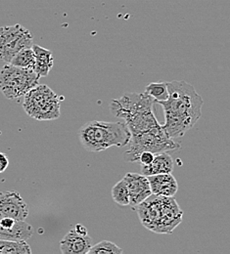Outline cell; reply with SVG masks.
Instances as JSON below:
<instances>
[{
  "label": "cell",
  "mask_w": 230,
  "mask_h": 254,
  "mask_svg": "<svg viewBox=\"0 0 230 254\" xmlns=\"http://www.w3.org/2000/svg\"><path fill=\"white\" fill-rule=\"evenodd\" d=\"M131 131L126 123L92 121L80 127L78 139L82 147L91 153L111 147H125L131 140Z\"/></svg>",
  "instance_id": "obj_3"
},
{
  "label": "cell",
  "mask_w": 230,
  "mask_h": 254,
  "mask_svg": "<svg viewBox=\"0 0 230 254\" xmlns=\"http://www.w3.org/2000/svg\"><path fill=\"white\" fill-rule=\"evenodd\" d=\"M33 235V226L25 220L0 217V240L28 241Z\"/></svg>",
  "instance_id": "obj_11"
},
{
  "label": "cell",
  "mask_w": 230,
  "mask_h": 254,
  "mask_svg": "<svg viewBox=\"0 0 230 254\" xmlns=\"http://www.w3.org/2000/svg\"><path fill=\"white\" fill-rule=\"evenodd\" d=\"M126 125L129 127L131 134H136L148 131L154 127L160 126L158 123L154 110L138 112L127 117L125 120Z\"/></svg>",
  "instance_id": "obj_13"
},
{
  "label": "cell",
  "mask_w": 230,
  "mask_h": 254,
  "mask_svg": "<svg viewBox=\"0 0 230 254\" xmlns=\"http://www.w3.org/2000/svg\"><path fill=\"white\" fill-rule=\"evenodd\" d=\"M124 180L130 191V205L133 208L153 194L148 177L143 174L129 172L125 175Z\"/></svg>",
  "instance_id": "obj_12"
},
{
  "label": "cell",
  "mask_w": 230,
  "mask_h": 254,
  "mask_svg": "<svg viewBox=\"0 0 230 254\" xmlns=\"http://www.w3.org/2000/svg\"><path fill=\"white\" fill-rule=\"evenodd\" d=\"M154 158H155V154H153L151 152H143L140 154L138 161L140 162L141 166H146V165H150L152 163Z\"/></svg>",
  "instance_id": "obj_22"
},
{
  "label": "cell",
  "mask_w": 230,
  "mask_h": 254,
  "mask_svg": "<svg viewBox=\"0 0 230 254\" xmlns=\"http://www.w3.org/2000/svg\"><path fill=\"white\" fill-rule=\"evenodd\" d=\"M10 64L19 67L33 69V66L35 64V56H34L33 47L26 48L20 51L18 54L14 56V58L11 60Z\"/></svg>",
  "instance_id": "obj_19"
},
{
  "label": "cell",
  "mask_w": 230,
  "mask_h": 254,
  "mask_svg": "<svg viewBox=\"0 0 230 254\" xmlns=\"http://www.w3.org/2000/svg\"><path fill=\"white\" fill-rule=\"evenodd\" d=\"M33 45V34L23 26L16 24L0 28V60L3 62L10 63L16 54Z\"/></svg>",
  "instance_id": "obj_7"
},
{
  "label": "cell",
  "mask_w": 230,
  "mask_h": 254,
  "mask_svg": "<svg viewBox=\"0 0 230 254\" xmlns=\"http://www.w3.org/2000/svg\"><path fill=\"white\" fill-rule=\"evenodd\" d=\"M147 95L152 97L156 103L166 101L168 98V90L166 82H152L145 87Z\"/></svg>",
  "instance_id": "obj_20"
},
{
  "label": "cell",
  "mask_w": 230,
  "mask_h": 254,
  "mask_svg": "<svg viewBox=\"0 0 230 254\" xmlns=\"http://www.w3.org/2000/svg\"><path fill=\"white\" fill-rule=\"evenodd\" d=\"M39 78L40 76L33 69L6 63L0 69V91L5 98L16 100L39 84Z\"/></svg>",
  "instance_id": "obj_6"
},
{
  "label": "cell",
  "mask_w": 230,
  "mask_h": 254,
  "mask_svg": "<svg viewBox=\"0 0 230 254\" xmlns=\"http://www.w3.org/2000/svg\"><path fill=\"white\" fill-rule=\"evenodd\" d=\"M124 253L120 247L110 241H102L95 246H92L89 254H122Z\"/></svg>",
  "instance_id": "obj_21"
},
{
  "label": "cell",
  "mask_w": 230,
  "mask_h": 254,
  "mask_svg": "<svg viewBox=\"0 0 230 254\" xmlns=\"http://www.w3.org/2000/svg\"><path fill=\"white\" fill-rule=\"evenodd\" d=\"M60 98L49 86L37 84L24 96L23 109L36 121H54L61 116Z\"/></svg>",
  "instance_id": "obj_5"
},
{
  "label": "cell",
  "mask_w": 230,
  "mask_h": 254,
  "mask_svg": "<svg viewBox=\"0 0 230 254\" xmlns=\"http://www.w3.org/2000/svg\"><path fill=\"white\" fill-rule=\"evenodd\" d=\"M28 216V205L17 190L0 191V217L26 220Z\"/></svg>",
  "instance_id": "obj_10"
},
{
  "label": "cell",
  "mask_w": 230,
  "mask_h": 254,
  "mask_svg": "<svg viewBox=\"0 0 230 254\" xmlns=\"http://www.w3.org/2000/svg\"><path fill=\"white\" fill-rule=\"evenodd\" d=\"M31 247L26 241L0 240V254H30Z\"/></svg>",
  "instance_id": "obj_17"
},
{
  "label": "cell",
  "mask_w": 230,
  "mask_h": 254,
  "mask_svg": "<svg viewBox=\"0 0 230 254\" xmlns=\"http://www.w3.org/2000/svg\"><path fill=\"white\" fill-rule=\"evenodd\" d=\"M114 201L121 206H128L131 203L130 191L126 181L123 179L119 181L111 190Z\"/></svg>",
  "instance_id": "obj_18"
},
{
  "label": "cell",
  "mask_w": 230,
  "mask_h": 254,
  "mask_svg": "<svg viewBox=\"0 0 230 254\" xmlns=\"http://www.w3.org/2000/svg\"><path fill=\"white\" fill-rule=\"evenodd\" d=\"M9 165V159L7 156L0 152V173L4 172Z\"/></svg>",
  "instance_id": "obj_23"
},
{
  "label": "cell",
  "mask_w": 230,
  "mask_h": 254,
  "mask_svg": "<svg viewBox=\"0 0 230 254\" xmlns=\"http://www.w3.org/2000/svg\"><path fill=\"white\" fill-rule=\"evenodd\" d=\"M33 49L35 56V64L33 66V70L40 77L47 76L54 65V58L52 52L36 44H33Z\"/></svg>",
  "instance_id": "obj_16"
},
{
  "label": "cell",
  "mask_w": 230,
  "mask_h": 254,
  "mask_svg": "<svg viewBox=\"0 0 230 254\" xmlns=\"http://www.w3.org/2000/svg\"><path fill=\"white\" fill-rule=\"evenodd\" d=\"M155 100L146 93H126L110 104V111L116 118L125 120L132 114L154 110Z\"/></svg>",
  "instance_id": "obj_8"
},
{
  "label": "cell",
  "mask_w": 230,
  "mask_h": 254,
  "mask_svg": "<svg viewBox=\"0 0 230 254\" xmlns=\"http://www.w3.org/2000/svg\"><path fill=\"white\" fill-rule=\"evenodd\" d=\"M134 208L141 224L157 234H171L182 221L183 211L174 196L151 194Z\"/></svg>",
  "instance_id": "obj_2"
},
{
  "label": "cell",
  "mask_w": 230,
  "mask_h": 254,
  "mask_svg": "<svg viewBox=\"0 0 230 254\" xmlns=\"http://www.w3.org/2000/svg\"><path fill=\"white\" fill-rule=\"evenodd\" d=\"M168 98L158 103L164 110L162 126L171 138H180L196 125L202 116L203 98L192 84L184 80L168 81Z\"/></svg>",
  "instance_id": "obj_1"
},
{
  "label": "cell",
  "mask_w": 230,
  "mask_h": 254,
  "mask_svg": "<svg viewBox=\"0 0 230 254\" xmlns=\"http://www.w3.org/2000/svg\"><path fill=\"white\" fill-rule=\"evenodd\" d=\"M128 145L130 148L124 156L128 162L138 161L140 154L143 152L160 154L180 149V145L166 134L161 125L145 132L132 134Z\"/></svg>",
  "instance_id": "obj_4"
},
{
  "label": "cell",
  "mask_w": 230,
  "mask_h": 254,
  "mask_svg": "<svg viewBox=\"0 0 230 254\" xmlns=\"http://www.w3.org/2000/svg\"><path fill=\"white\" fill-rule=\"evenodd\" d=\"M153 194L162 196H174L178 190V184L171 173L148 176Z\"/></svg>",
  "instance_id": "obj_14"
},
{
  "label": "cell",
  "mask_w": 230,
  "mask_h": 254,
  "mask_svg": "<svg viewBox=\"0 0 230 254\" xmlns=\"http://www.w3.org/2000/svg\"><path fill=\"white\" fill-rule=\"evenodd\" d=\"M173 170V159L167 153L155 154V158L150 165L141 166V174L145 176L171 173Z\"/></svg>",
  "instance_id": "obj_15"
},
{
  "label": "cell",
  "mask_w": 230,
  "mask_h": 254,
  "mask_svg": "<svg viewBox=\"0 0 230 254\" xmlns=\"http://www.w3.org/2000/svg\"><path fill=\"white\" fill-rule=\"evenodd\" d=\"M92 247V239L88 236L86 228L77 224L70 230L60 242V252L63 254H86Z\"/></svg>",
  "instance_id": "obj_9"
}]
</instances>
